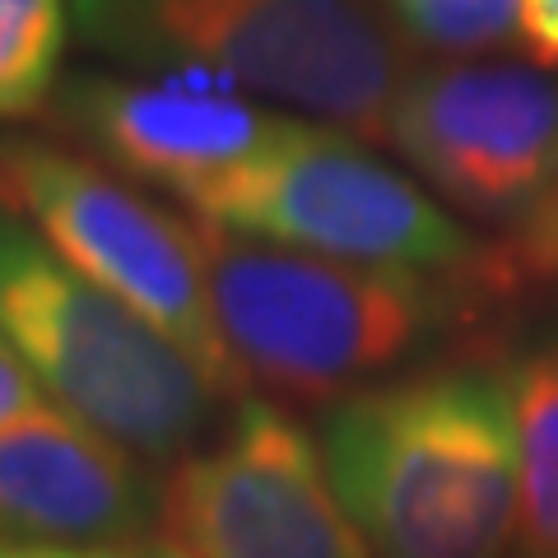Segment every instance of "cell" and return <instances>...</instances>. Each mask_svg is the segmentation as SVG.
<instances>
[{"instance_id": "obj_1", "label": "cell", "mask_w": 558, "mask_h": 558, "mask_svg": "<svg viewBox=\"0 0 558 558\" xmlns=\"http://www.w3.org/2000/svg\"><path fill=\"white\" fill-rule=\"evenodd\" d=\"M322 465L368 558H512L521 447L508 368L451 363L336 400Z\"/></svg>"}, {"instance_id": "obj_2", "label": "cell", "mask_w": 558, "mask_h": 558, "mask_svg": "<svg viewBox=\"0 0 558 558\" xmlns=\"http://www.w3.org/2000/svg\"><path fill=\"white\" fill-rule=\"evenodd\" d=\"M196 223L209 307L242 387L289 400H344L451 330L484 322L502 293L363 270Z\"/></svg>"}, {"instance_id": "obj_3", "label": "cell", "mask_w": 558, "mask_h": 558, "mask_svg": "<svg viewBox=\"0 0 558 558\" xmlns=\"http://www.w3.org/2000/svg\"><path fill=\"white\" fill-rule=\"evenodd\" d=\"M70 24L140 80L223 84L373 145L410 75L377 0H70Z\"/></svg>"}, {"instance_id": "obj_4", "label": "cell", "mask_w": 558, "mask_h": 558, "mask_svg": "<svg viewBox=\"0 0 558 558\" xmlns=\"http://www.w3.org/2000/svg\"><path fill=\"white\" fill-rule=\"evenodd\" d=\"M0 340L65 414L140 461H186L223 396L163 330L0 209Z\"/></svg>"}, {"instance_id": "obj_5", "label": "cell", "mask_w": 558, "mask_h": 558, "mask_svg": "<svg viewBox=\"0 0 558 558\" xmlns=\"http://www.w3.org/2000/svg\"><path fill=\"white\" fill-rule=\"evenodd\" d=\"M191 219L289 252L475 284L502 299L521 284L508 252L484 247L410 172L381 163L368 140L326 121L293 117L266 154L209 186L191 205Z\"/></svg>"}, {"instance_id": "obj_6", "label": "cell", "mask_w": 558, "mask_h": 558, "mask_svg": "<svg viewBox=\"0 0 558 558\" xmlns=\"http://www.w3.org/2000/svg\"><path fill=\"white\" fill-rule=\"evenodd\" d=\"M0 209L182 349L223 400L242 377L209 307L196 223L57 140L0 131Z\"/></svg>"}, {"instance_id": "obj_7", "label": "cell", "mask_w": 558, "mask_h": 558, "mask_svg": "<svg viewBox=\"0 0 558 558\" xmlns=\"http://www.w3.org/2000/svg\"><path fill=\"white\" fill-rule=\"evenodd\" d=\"M387 145L433 201L517 233L558 186V75L517 61H433L405 75Z\"/></svg>"}, {"instance_id": "obj_8", "label": "cell", "mask_w": 558, "mask_h": 558, "mask_svg": "<svg viewBox=\"0 0 558 558\" xmlns=\"http://www.w3.org/2000/svg\"><path fill=\"white\" fill-rule=\"evenodd\" d=\"M159 535L178 558H368L322 447L270 400H242L215 442L172 465Z\"/></svg>"}, {"instance_id": "obj_9", "label": "cell", "mask_w": 558, "mask_h": 558, "mask_svg": "<svg viewBox=\"0 0 558 558\" xmlns=\"http://www.w3.org/2000/svg\"><path fill=\"white\" fill-rule=\"evenodd\" d=\"M47 117L65 140L89 149L94 163L126 182L159 186L186 209L266 154L293 121L229 89L94 70L61 80Z\"/></svg>"}, {"instance_id": "obj_10", "label": "cell", "mask_w": 558, "mask_h": 558, "mask_svg": "<svg viewBox=\"0 0 558 558\" xmlns=\"http://www.w3.org/2000/svg\"><path fill=\"white\" fill-rule=\"evenodd\" d=\"M159 494L140 457L61 405L0 428L5 549H135L159 531Z\"/></svg>"}, {"instance_id": "obj_11", "label": "cell", "mask_w": 558, "mask_h": 558, "mask_svg": "<svg viewBox=\"0 0 558 558\" xmlns=\"http://www.w3.org/2000/svg\"><path fill=\"white\" fill-rule=\"evenodd\" d=\"M521 447V531L512 558L558 554V336L521 349L508 368Z\"/></svg>"}, {"instance_id": "obj_12", "label": "cell", "mask_w": 558, "mask_h": 558, "mask_svg": "<svg viewBox=\"0 0 558 558\" xmlns=\"http://www.w3.org/2000/svg\"><path fill=\"white\" fill-rule=\"evenodd\" d=\"M70 33V0H0V121L47 112Z\"/></svg>"}, {"instance_id": "obj_13", "label": "cell", "mask_w": 558, "mask_h": 558, "mask_svg": "<svg viewBox=\"0 0 558 558\" xmlns=\"http://www.w3.org/2000/svg\"><path fill=\"white\" fill-rule=\"evenodd\" d=\"M391 33L414 51L470 61L517 38V0H377Z\"/></svg>"}, {"instance_id": "obj_14", "label": "cell", "mask_w": 558, "mask_h": 558, "mask_svg": "<svg viewBox=\"0 0 558 558\" xmlns=\"http://www.w3.org/2000/svg\"><path fill=\"white\" fill-rule=\"evenodd\" d=\"M502 252H508L517 279H554L558 284V186L549 191V201L535 209V219L521 223L508 238Z\"/></svg>"}, {"instance_id": "obj_15", "label": "cell", "mask_w": 558, "mask_h": 558, "mask_svg": "<svg viewBox=\"0 0 558 558\" xmlns=\"http://www.w3.org/2000/svg\"><path fill=\"white\" fill-rule=\"evenodd\" d=\"M43 405L47 400H43L38 377H33L24 368V359L0 340V428L14 424V418H24V414H33V410H43Z\"/></svg>"}, {"instance_id": "obj_16", "label": "cell", "mask_w": 558, "mask_h": 558, "mask_svg": "<svg viewBox=\"0 0 558 558\" xmlns=\"http://www.w3.org/2000/svg\"><path fill=\"white\" fill-rule=\"evenodd\" d=\"M517 38L535 65L558 70V0H517Z\"/></svg>"}, {"instance_id": "obj_17", "label": "cell", "mask_w": 558, "mask_h": 558, "mask_svg": "<svg viewBox=\"0 0 558 558\" xmlns=\"http://www.w3.org/2000/svg\"><path fill=\"white\" fill-rule=\"evenodd\" d=\"M0 558H178L163 545H135V549H5Z\"/></svg>"}, {"instance_id": "obj_18", "label": "cell", "mask_w": 558, "mask_h": 558, "mask_svg": "<svg viewBox=\"0 0 558 558\" xmlns=\"http://www.w3.org/2000/svg\"><path fill=\"white\" fill-rule=\"evenodd\" d=\"M554 558H558V554H554Z\"/></svg>"}]
</instances>
